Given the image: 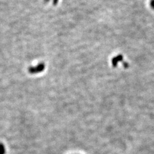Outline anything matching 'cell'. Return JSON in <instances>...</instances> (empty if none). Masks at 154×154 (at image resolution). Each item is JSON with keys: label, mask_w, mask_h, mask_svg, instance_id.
Here are the masks:
<instances>
[{"label": "cell", "mask_w": 154, "mask_h": 154, "mask_svg": "<svg viewBox=\"0 0 154 154\" xmlns=\"http://www.w3.org/2000/svg\"><path fill=\"white\" fill-rule=\"evenodd\" d=\"M45 65L43 63L38 64L36 67H30L29 68V72L31 74H35L41 72L44 70Z\"/></svg>", "instance_id": "obj_1"}, {"label": "cell", "mask_w": 154, "mask_h": 154, "mask_svg": "<svg viewBox=\"0 0 154 154\" xmlns=\"http://www.w3.org/2000/svg\"><path fill=\"white\" fill-rule=\"evenodd\" d=\"M5 146L2 143H0V154H5Z\"/></svg>", "instance_id": "obj_2"}]
</instances>
